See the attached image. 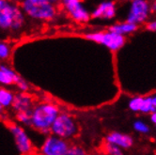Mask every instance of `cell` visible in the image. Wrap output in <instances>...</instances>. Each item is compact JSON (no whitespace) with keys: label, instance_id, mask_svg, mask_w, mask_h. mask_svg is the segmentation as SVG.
Here are the masks:
<instances>
[{"label":"cell","instance_id":"obj_1","mask_svg":"<svg viewBox=\"0 0 156 155\" xmlns=\"http://www.w3.org/2000/svg\"><path fill=\"white\" fill-rule=\"evenodd\" d=\"M59 114L60 109L55 103L41 102L34 104L31 110V127L42 134H48Z\"/></svg>","mask_w":156,"mask_h":155},{"label":"cell","instance_id":"obj_13","mask_svg":"<svg viewBox=\"0 0 156 155\" xmlns=\"http://www.w3.org/2000/svg\"><path fill=\"white\" fill-rule=\"evenodd\" d=\"M20 77L9 66L5 64L0 65V85L2 86L15 85Z\"/></svg>","mask_w":156,"mask_h":155},{"label":"cell","instance_id":"obj_17","mask_svg":"<svg viewBox=\"0 0 156 155\" xmlns=\"http://www.w3.org/2000/svg\"><path fill=\"white\" fill-rule=\"evenodd\" d=\"M133 128L136 132L141 135H148L151 131L150 125L146 121H144L142 119H136L135 122L133 123Z\"/></svg>","mask_w":156,"mask_h":155},{"label":"cell","instance_id":"obj_15","mask_svg":"<svg viewBox=\"0 0 156 155\" xmlns=\"http://www.w3.org/2000/svg\"><path fill=\"white\" fill-rule=\"evenodd\" d=\"M15 94L6 86H0V106L3 109L12 107Z\"/></svg>","mask_w":156,"mask_h":155},{"label":"cell","instance_id":"obj_20","mask_svg":"<svg viewBox=\"0 0 156 155\" xmlns=\"http://www.w3.org/2000/svg\"><path fill=\"white\" fill-rule=\"evenodd\" d=\"M63 155H87L85 149L79 145H70L69 149Z\"/></svg>","mask_w":156,"mask_h":155},{"label":"cell","instance_id":"obj_29","mask_svg":"<svg viewBox=\"0 0 156 155\" xmlns=\"http://www.w3.org/2000/svg\"><path fill=\"white\" fill-rule=\"evenodd\" d=\"M155 127H156V125H155Z\"/></svg>","mask_w":156,"mask_h":155},{"label":"cell","instance_id":"obj_5","mask_svg":"<svg viewBox=\"0 0 156 155\" xmlns=\"http://www.w3.org/2000/svg\"><path fill=\"white\" fill-rule=\"evenodd\" d=\"M86 39L94 41L98 44L106 47L112 52H117L125 44V37L117 35L111 31H95L90 32L85 35Z\"/></svg>","mask_w":156,"mask_h":155},{"label":"cell","instance_id":"obj_25","mask_svg":"<svg viewBox=\"0 0 156 155\" xmlns=\"http://www.w3.org/2000/svg\"><path fill=\"white\" fill-rule=\"evenodd\" d=\"M151 102H152V105L155 109V112H156V95L151 96Z\"/></svg>","mask_w":156,"mask_h":155},{"label":"cell","instance_id":"obj_10","mask_svg":"<svg viewBox=\"0 0 156 155\" xmlns=\"http://www.w3.org/2000/svg\"><path fill=\"white\" fill-rule=\"evenodd\" d=\"M117 7L112 1H103L90 12L91 18L97 20H111L116 16Z\"/></svg>","mask_w":156,"mask_h":155},{"label":"cell","instance_id":"obj_22","mask_svg":"<svg viewBox=\"0 0 156 155\" xmlns=\"http://www.w3.org/2000/svg\"><path fill=\"white\" fill-rule=\"evenodd\" d=\"M15 86H17V88L20 90V92H27L28 90H29L28 83L25 79L22 78V77H20L19 80L17 81V83L15 84Z\"/></svg>","mask_w":156,"mask_h":155},{"label":"cell","instance_id":"obj_4","mask_svg":"<svg viewBox=\"0 0 156 155\" xmlns=\"http://www.w3.org/2000/svg\"><path fill=\"white\" fill-rule=\"evenodd\" d=\"M51 135L68 141L78 132V124L75 118L67 112H60L50 130Z\"/></svg>","mask_w":156,"mask_h":155},{"label":"cell","instance_id":"obj_19","mask_svg":"<svg viewBox=\"0 0 156 155\" xmlns=\"http://www.w3.org/2000/svg\"><path fill=\"white\" fill-rule=\"evenodd\" d=\"M16 120L24 126H31V111L18 112L15 115Z\"/></svg>","mask_w":156,"mask_h":155},{"label":"cell","instance_id":"obj_18","mask_svg":"<svg viewBox=\"0 0 156 155\" xmlns=\"http://www.w3.org/2000/svg\"><path fill=\"white\" fill-rule=\"evenodd\" d=\"M12 55V46L7 41H0V61L8 60Z\"/></svg>","mask_w":156,"mask_h":155},{"label":"cell","instance_id":"obj_21","mask_svg":"<svg viewBox=\"0 0 156 155\" xmlns=\"http://www.w3.org/2000/svg\"><path fill=\"white\" fill-rule=\"evenodd\" d=\"M105 150L107 155H124L123 150L120 148L114 146V145H111V144H108V143H105Z\"/></svg>","mask_w":156,"mask_h":155},{"label":"cell","instance_id":"obj_3","mask_svg":"<svg viewBox=\"0 0 156 155\" xmlns=\"http://www.w3.org/2000/svg\"><path fill=\"white\" fill-rule=\"evenodd\" d=\"M21 8L26 17L39 22H50L58 15V8L50 0H24Z\"/></svg>","mask_w":156,"mask_h":155},{"label":"cell","instance_id":"obj_27","mask_svg":"<svg viewBox=\"0 0 156 155\" xmlns=\"http://www.w3.org/2000/svg\"><path fill=\"white\" fill-rule=\"evenodd\" d=\"M3 111H4V109H3L1 106H0V117L2 116V114H3Z\"/></svg>","mask_w":156,"mask_h":155},{"label":"cell","instance_id":"obj_28","mask_svg":"<svg viewBox=\"0 0 156 155\" xmlns=\"http://www.w3.org/2000/svg\"><path fill=\"white\" fill-rule=\"evenodd\" d=\"M90 155H99V154H90Z\"/></svg>","mask_w":156,"mask_h":155},{"label":"cell","instance_id":"obj_7","mask_svg":"<svg viewBox=\"0 0 156 155\" xmlns=\"http://www.w3.org/2000/svg\"><path fill=\"white\" fill-rule=\"evenodd\" d=\"M62 7L65 12L76 23H87L91 18L90 12L79 0H64Z\"/></svg>","mask_w":156,"mask_h":155},{"label":"cell","instance_id":"obj_8","mask_svg":"<svg viewBox=\"0 0 156 155\" xmlns=\"http://www.w3.org/2000/svg\"><path fill=\"white\" fill-rule=\"evenodd\" d=\"M9 129L13 137L17 150L21 154L24 155L31 153V151L33 150V144L24 127H22L19 124L13 123L9 125Z\"/></svg>","mask_w":156,"mask_h":155},{"label":"cell","instance_id":"obj_12","mask_svg":"<svg viewBox=\"0 0 156 155\" xmlns=\"http://www.w3.org/2000/svg\"><path fill=\"white\" fill-rule=\"evenodd\" d=\"M33 106H34L33 98L27 92H19L15 94L14 101L12 106L15 113L29 112L32 110Z\"/></svg>","mask_w":156,"mask_h":155},{"label":"cell","instance_id":"obj_14","mask_svg":"<svg viewBox=\"0 0 156 155\" xmlns=\"http://www.w3.org/2000/svg\"><path fill=\"white\" fill-rule=\"evenodd\" d=\"M137 28H138V26L131 24L127 21H124V22H121V23H116L112 25L109 27V31L115 33L117 35L125 37L127 35L132 34L133 32H136Z\"/></svg>","mask_w":156,"mask_h":155},{"label":"cell","instance_id":"obj_2","mask_svg":"<svg viewBox=\"0 0 156 155\" xmlns=\"http://www.w3.org/2000/svg\"><path fill=\"white\" fill-rule=\"evenodd\" d=\"M26 15L17 3L0 0V30L19 32L25 27Z\"/></svg>","mask_w":156,"mask_h":155},{"label":"cell","instance_id":"obj_11","mask_svg":"<svg viewBox=\"0 0 156 155\" xmlns=\"http://www.w3.org/2000/svg\"><path fill=\"white\" fill-rule=\"evenodd\" d=\"M105 141L111 145L117 146L121 150H128L133 145V139L130 135L119 132H112L105 137Z\"/></svg>","mask_w":156,"mask_h":155},{"label":"cell","instance_id":"obj_6","mask_svg":"<svg viewBox=\"0 0 156 155\" xmlns=\"http://www.w3.org/2000/svg\"><path fill=\"white\" fill-rule=\"evenodd\" d=\"M151 12V4L149 2L145 0H133L131 2L126 21L138 26L146 22Z\"/></svg>","mask_w":156,"mask_h":155},{"label":"cell","instance_id":"obj_9","mask_svg":"<svg viewBox=\"0 0 156 155\" xmlns=\"http://www.w3.org/2000/svg\"><path fill=\"white\" fill-rule=\"evenodd\" d=\"M70 144L67 140L54 135H49L43 140L40 148L41 155H63L69 149Z\"/></svg>","mask_w":156,"mask_h":155},{"label":"cell","instance_id":"obj_16","mask_svg":"<svg viewBox=\"0 0 156 155\" xmlns=\"http://www.w3.org/2000/svg\"><path fill=\"white\" fill-rule=\"evenodd\" d=\"M145 104V97H133L129 100L128 107L132 112L135 113H143Z\"/></svg>","mask_w":156,"mask_h":155},{"label":"cell","instance_id":"obj_26","mask_svg":"<svg viewBox=\"0 0 156 155\" xmlns=\"http://www.w3.org/2000/svg\"><path fill=\"white\" fill-rule=\"evenodd\" d=\"M151 12H156V1L152 2V4L151 5Z\"/></svg>","mask_w":156,"mask_h":155},{"label":"cell","instance_id":"obj_24","mask_svg":"<svg viewBox=\"0 0 156 155\" xmlns=\"http://www.w3.org/2000/svg\"><path fill=\"white\" fill-rule=\"evenodd\" d=\"M150 119L151 121V123L156 125V112H153L150 115Z\"/></svg>","mask_w":156,"mask_h":155},{"label":"cell","instance_id":"obj_23","mask_svg":"<svg viewBox=\"0 0 156 155\" xmlns=\"http://www.w3.org/2000/svg\"><path fill=\"white\" fill-rule=\"evenodd\" d=\"M147 29L151 32H156V20H152L147 24L146 26Z\"/></svg>","mask_w":156,"mask_h":155}]
</instances>
